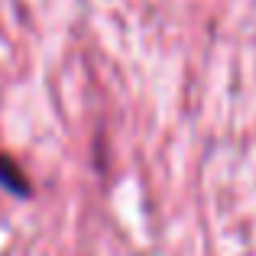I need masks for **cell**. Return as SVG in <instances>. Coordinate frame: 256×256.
Segmentation results:
<instances>
[{
	"label": "cell",
	"mask_w": 256,
	"mask_h": 256,
	"mask_svg": "<svg viewBox=\"0 0 256 256\" xmlns=\"http://www.w3.org/2000/svg\"><path fill=\"white\" fill-rule=\"evenodd\" d=\"M0 185H4L6 192H13V194H30V182H26V175L13 166L10 156H0Z\"/></svg>",
	"instance_id": "6da1fadb"
}]
</instances>
